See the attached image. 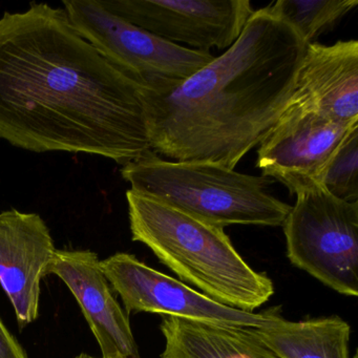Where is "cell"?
Returning <instances> with one entry per match:
<instances>
[{"label":"cell","mask_w":358,"mask_h":358,"mask_svg":"<svg viewBox=\"0 0 358 358\" xmlns=\"http://www.w3.org/2000/svg\"><path fill=\"white\" fill-rule=\"evenodd\" d=\"M0 139L123 166L155 154L140 87L47 3L0 17Z\"/></svg>","instance_id":"obj_1"},{"label":"cell","mask_w":358,"mask_h":358,"mask_svg":"<svg viewBox=\"0 0 358 358\" xmlns=\"http://www.w3.org/2000/svg\"><path fill=\"white\" fill-rule=\"evenodd\" d=\"M307 45L268 6L253 12L238 41L196 74L140 89L152 150L236 169L288 106Z\"/></svg>","instance_id":"obj_2"},{"label":"cell","mask_w":358,"mask_h":358,"mask_svg":"<svg viewBox=\"0 0 358 358\" xmlns=\"http://www.w3.org/2000/svg\"><path fill=\"white\" fill-rule=\"evenodd\" d=\"M127 200L133 241L148 246L180 280L217 303L246 312L274 294L271 278L249 266L223 227L131 188Z\"/></svg>","instance_id":"obj_3"},{"label":"cell","mask_w":358,"mask_h":358,"mask_svg":"<svg viewBox=\"0 0 358 358\" xmlns=\"http://www.w3.org/2000/svg\"><path fill=\"white\" fill-rule=\"evenodd\" d=\"M121 175L131 189L220 227H278L291 210L268 192L273 180L215 163L163 160L155 152L124 165Z\"/></svg>","instance_id":"obj_4"},{"label":"cell","mask_w":358,"mask_h":358,"mask_svg":"<svg viewBox=\"0 0 358 358\" xmlns=\"http://www.w3.org/2000/svg\"><path fill=\"white\" fill-rule=\"evenodd\" d=\"M295 196L282 224L289 261L339 294L357 296L358 202L322 186Z\"/></svg>","instance_id":"obj_5"},{"label":"cell","mask_w":358,"mask_h":358,"mask_svg":"<svg viewBox=\"0 0 358 358\" xmlns=\"http://www.w3.org/2000/svg\"><path fill=\"white\" fill-rule=\"evenodd\" d=\"M62 6L81 36L141 90L173 87L215 59L125 22L98 0H66Z\"/></svg>","instance_id":"obj_6"},{"label":"cell","mask_w":358,"mask_h":358,"mask_svg":"<svg viewBox=\"0 0 358 358\" xmlns=\"http://www.w3.org/2000/svg\"><path fill=\"white\" fill-rule=\"evenodd\" d=\"M101 268L113 291L122 299L127 315L148 312L198 322L261 328L280 314L278 309L253 313L217 303L129 253L110 255L101 261Z\"/></svg>","instance_id":"obj_7"},{"label":"cell","mask_w":358,"mask_h":358,"mask_svg":"<svg viewBox=\"0 0 358 358\" xmlns=\"http://www.w3.org/2000/svg\"><path fill=\"white\" fill-rule=\"evenodd\" d=\"M110 13L169 43L225 52L252 15L248 0H98Z\"/></svg>","instance_id":"obj_8"},{"label":"cell","mask_w":358,"mask_h":358,"mask_svg":"<svg viewBox=\"0 0 358 358\" xmlns=\"http://www.w3.org/2000/svg\"><path fill=\"white\" fill-rule=\"evenodd\" d=\"M356 125L343 124L288 104L259 143L257 165L263 177L280 182L294 196L322 186L333 155Z\"/></svg>","instance_id":"obj_9"},{"label":"cell","mask_w":358,"mask_h":358,"mask_svg":"<svg viewBox=\"0 0 358 358\" xmlns=\"http://www.w3.org/2000/svg\"><path fill=\"white\" fill-rule=\"evenodd\" d=\"M47 274L58 276L78 303L101 358H140L127 312L121 308L92 250H56Z\"/></svg>","instance_id":"obj_10"},{"label":"cell","mask_w":358,"mask_h":358,"mask_svg":"<svg viewBox=\"0 0 358 358\" xmlns=\"http://www.w3.org/2000/svg\"><path fill=\"white\" fill-rule=\"evenodd\" d=\"M56 250L41 215L15 209L0 213V285L20 328L38 317L41 280Z\"/></svg>","instance_id":"obj_11"},{"label":"cell","mask_w":358,"mask_h":358,"mask_svg":"<svg viewBox=\"0 0 358 358\" xmlns=\"http://www.w3.org/2000/svg\"><path fill=\"white\" fill-rule=\"evenodd\" d=\"M289 104L358 124V41L308 45Z\"/></svg>","instance_id":"obj_12"},{"label":"cell","mask_w":358,"mask_h":358,"mask_svg":"<svg viewBox=\"0 0 358 358\" xmlns=\"http://www.w3.org/2000/svg\"><path fill=\"white\" fill-rule=\"evenodd\" d=\"M255 329L163 316L161 358H282Z\"/></svg>","instance_id":"obj_13"},{"label":"cell","mask_w":358,"mask_h":358,"mask_svg":"<svg viewBox=\"0 0 358 358\" xmlns=\"http://www.w3.org/2000/svg\"><path fill=\"white\" fill-rule=\"evenodd\" d=\"M255 330L282 358H351V326L337 315L290 322L280 314Z\"/></svg>","instance_id":"obj_14"},{"label":"cell","mask_w":358,"mask_h":358,"mask_svg":"<svg viewBox=\"0 0 358 358\" xmlns=\"http://www.w3.org/2000/svg\"><path fill=\"white\" fill-rule=\"evenodd\" d=\"M357 5V0H278L268 8L310 45L332 31Z\"/></svg>","instance_id":"obj_15"},{"label":"cell","mask_w":358,"mask_h":358,"mask_svg":"<svg viewBox=\"0 0 358 358\" xmlns=\"http://www.w3.org/2000/svg\"><path fill=\"white\" fill-rule=\"evenodd\" d=\"M322 187L339 200L358 202V125L352 127L333 155Z\"/></svg>","instance_id":"obj_16"},{"label":"cell","mask_w":358,"mask_h":358,"mask_svg":"<svg viewBox=\"0 0 358 358\" xmlns=\"http://www.w3.org/2000/svg\"><path fill=\"white\" fill-rule=\"evenodd\" d=\"M0 358H27L22 345L0 320Z\"/></svg>","instance_id":"obj_17"},{"label":"cell","mask_w":358,"mask_h":358,"mask_svg":"<svg viewBox=\"0 0 358 358\" xmlns=\"http://www.w3.org/2000/svg\"><path fill=\"white\" fill-rule=\"evenodd\" d=\"M75 358H89V354L81 353L79 354L78 356H76Z\"/></svg>","instance_id":"obj_18"},{"label":"cell","mask_w":358,"mask_h":358,"mask_svg":"<svg viewBox=\"0 0 358 358\" xmlns=\"http://www.w3.org/2000/svg\"><path fill=\"white\" fill-rule=\"evenodd\" d=\"M89 358H96V357H92V356L89 355Z\"/></svg>","instance_id":"obj_19"}]
</instances>
